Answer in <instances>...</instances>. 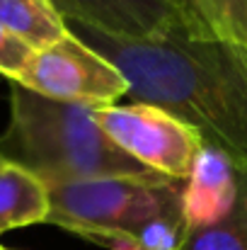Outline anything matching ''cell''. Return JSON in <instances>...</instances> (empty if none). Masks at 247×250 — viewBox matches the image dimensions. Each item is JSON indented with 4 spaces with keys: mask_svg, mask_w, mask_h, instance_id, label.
Returning a JSON list of instances; mask_svg holds the SVG:
<instances>
[{
    "mask_svg": "<svg viewBox=\"0 0 247 250\" xmlns=\"http://www.w3.org/2000/svg\"><path fill=\"white\" fill-rule=\"evenodd\" d=\"M68 27L126 76L133 100L153 102L194 126L247 187V51L199 37L187 22L153 39H121L76 22Z\"/></svg>",
    "mask_w": 247,
    "mask_h": 250,
    "instance_id": "cell-1",
    "label": "cell"
},
{
    "mask_svg": "<svg viewBox=\"0 0 247 250\" xmlns=\"http://www.w3.org/2000/svg\"><path fill=\"white\" fill-rule=\"evenodd\" d=\"M0 153L46 187L99 177H160L109 141L92 107L56 102L17 83H10V122L0 134Z\"/></svg>",
    "mask_w": 247,
    "mask_h": 250,
    "instance_id": "cell-2",
    "label": "cell"
},
{
    "mask_svg": "<svg viewBox=\"0 0 247 250\" xmlns=\"http://www.w3.org/2000/svg\"><path fill=\"white\" fill-rule=\"evenodd\" d=\"M46 224L112 246L136 241L155 219L182 216V185L167 177H99L49 187Z\"/></svg>",
    "mask_w": 247,
    "mask_h": 250,
    "instance_id": "cell-3",
    "label": "cell"
},
{
    "mask_svg": "<svg viewBox=\"0 0 247 250\" xmlns=\"http://www.w3.org/2000/svg\"><path fill=\"white\" fill-rule=\"evenodd\" d=\"M95 119L119 151L174 182H187L204 148V139L194 126L153 102L133 100L129 104L97 107Z\"/></svg>",
    "mask_w": 247,
    "mask_h": 250,
    "instance_id": "cell-4",
    "label": "cell"
},
{
    "mask_svg": "<svg viewBox=\"0 0 247 250\" xmlns=\"http://www.w3.org/2000/svg\"><path fill=\"white\" fill-rule=\"evenodd\" d=\"M12 83L56 102L92 109L116 104L129 95L126 76L78 34H73L71 27L58 42L34 51L22 76Z\"/></svg>",
    "mask_w": 247,
    "mask_h": 250,
    "instance_id": "cell-5",
    "label": "cell"
},
{
    "mask_svg": "<svg viewBox=\"0 0 247 250\" xmlns=\"http://www.w3.org/2000/svg\"><path fill=\"white\" fill-rule=\"evenodd\" d=\"M66 22L92 27L121 39H153L187 22L182 0H54Z\"/></svg>",
    "mask_w": 247,
    "mask_h": 250,
    "instance_id": "cell-6",
    "label": "cell"
},
{
    "mask_svg": "<svg viewBox=\"0 0 247 250\" xmlns=\"http://www.w3.org/2000/svg\"><path fill=\"white\" fill-rule=\"evenodd\" d=\"M240 197L233 163L216 148L204 146L182 187V221L187 233L226 221Z\"/></svg>",
    "mask_w": 247,
    "mask_h": 250,
    "instance_id": "cell-7",
    "label": "cell"
},
{
    "mask_svg": "<svg viewBox=\"0 0 247 250\" xmlns=\"http://www.w3.org/2000/svg\"><path fill=\"white\" fill-rule=\"evenodd\" d=\"M49 211L51 199L44 180L10 161L0 166V236L12 229L46 224Z\"/></svg>",
    "mask_w": 247,
    "mask_h": 250,
    "instance_id": "cell-8",
    "label": "cell"
},
{
    "mask_svg": "<svg viewBox=\"0 0 247 250\" xmlns=\"http://www.w3.org/2000/svg\"><path fill=\"white\" fill-rule=\"evenodd\" d=\"M0 27L34 51L68 34V22L54 0H0Z\"/></svg>",
    "mask_w": 247,
    "mask_h": 250,
    "instance_id": "cell-9",
    "label": "cell"
},
{
    "mask_svg": "<svg viewBox=\"0 0 247 250\" xmlns=\"http://www.w3.org/2000/svg\"><path fill=\"white\" fill-rule=\"evenodd\" d=\"M182 250H247V189L243 185L233 214L216 226L187 233Z\"/></svg>",
    "mask_w": 247,
    "mask_h": 250,
    "instance_id": "cell-10",
    "label": "cell"
},
{
    "mask_svg": "<svg viewBox=\"0 0 247 250\" xmlns=\"http://www.w3.org/2000/svg\"><path fill=\"white\" fill-rule=\"evenodd\" d=\"M235 0H184V5L189 7L199 37H209L216 42L226 44L228 37V17L233 10Z\"/></svg>",
    "mask_w": 247,
    "mask_h": 250,
    "instance_id": "cell-11",
    "label": "cell"
},
{
    "mask_svg": "<svg viewBox=\"0 0 247 250\" xmlns=\"http://www.w3.org/2000/svg\"><path fill=\"white\" fill-rule=\"evenodd\" d=\"M187 238V229L182 216H165L151 221L138 233V246L143 250H182Z\"/></svg>",
    "mask_w": 247,
    "mask_h": 250,
    "instance_id": "cell-12",
    "label": "cell"
},
{
    "mask_svg": "<svg viewBox=\"0 0 247 250\" xmlns=\"http://www.w3.org/2000/svg\"><path fill=\"white\" fill-rule=\"evenodd\" d=\"M32 56H34L32 46H27L22 39L0 27V76H5L10 83L17 81L27 68V63L32 61Z\"/></svg>",
    "mask_w": 247,
    "mask_h": 250,
    "instance_id": "cell-13",
    "label": "cell"
},
{
    "mask_svg": "<svg viewBox=\"0 0 247 250\" xmlns=\"http://www.w3.org/2000/svg\"><path fill=\"white\" fill-rule=\"evenodd\" d=\"M109 248L112 250H143L138 246V241H116V243H112Z\"/></svg>",
    "mask_w": 247,
    "mask_h": 250,
    "instance_id": "cell-14",
    "label": "cell"
},
{
    "mask_svg": "<svg viewBox=\"0 0 247 250\" xmlns=\"http://www.w3.org/2000/svg\"><path fill=\"white\" fill-rule=\"evenodd\" d=\"M2 163H7V161H5V156H2V153H0V166H2Z\"/></svg>",
    "mask_w": 247,
    "mask_h": 250,
    "instance_id": "cell-15",
    "label": "cell"
},
{
    "mask_svg": "<svg viewBox=\"0 0 247 250\" xmlns=\"http://www.w3.org/2000/svg\"><path fill=\"white\" fill-rule=\"evenodd\" d=\"M0 250H15V248H5V246H0Z\"/></svg>",
    "mask_w": 247,
    "mask_h": 250,
    "instance_id": "cell-16",
    "label": "cell"
},
{
    "mask_svg": "<svg viewBox=\"0 0 247 250\" xmlns=\"http://www.w3.org/2000/svg\"><path fill=\"white\" fill-rule=\"evenodd\" d=\"M243 187H245V185H243ZM245 189H247V187H245Z\"/></svg>",
    "mask_w": 247,
    "mask_h": 250,
    "instance_id": "cell-17",
    "label": "cell"
}]
</instances>
